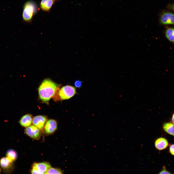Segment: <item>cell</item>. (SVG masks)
Masks as SVG:
<instances>
[{
  "instance_id": "3",
  "label": "cell",
  "mask_w": 174,
  "mask_h": 174,
  "mask_svg": "<svg viewBox=\"0 0 174 174\" xmlns=\"http://www.w3.org/2000/svg\"><path fill=\"white\" fill-rule=\"evenodd\" d=\"M76 93L75 88L73 86L68 85L63 87L60 89L58 95L59 99L64 100L71 98Z\"/></svg>"
},
{
  "instance_id": "18",
  "label": "cell",
  "mask_w": 174,
  "mask_h": 174,
  "mask_svg": "<svg viewBox=\"0 0 174 174\" xmlns=\"http://www.w3.org/2000/svg\"><path fill=\"white\" fill-rule=\"evenodd\" d=\"M159 174H172L170 172L167 170L166 167L164 166L163 167L162 169L160 172L159 173Z\"/></svg>"
},
{
  "instance_id": "10",
  "label": "cell",
  "mask_w": 174,
  "mask_h": 174,
  "mask_svg": "<svg viewBox=\"0 0 174 174\" xmlns=\"http://www.w3.org/2000/svg\"><path fill=\"white\" fill-rule=\"evenodd\" d=\"M32 116L31 115L27 114L23 116L19 121V123L22 126L27 127L30 126L32 123Z\"/></svg>"
},
{
  "instance_id": "21",
  "label": "cell",
  "mask_w": 174,
  "mask_h": 174,
  "mask_svg": "<svg viewBox=\"0 0 174 174\" xmlns=\"http://www.w3.org/2000/svg\"><path fill=\"white\" fill-rule=\"evenodd\" d=\"M170 7L174 11V4H172L170 6Z\"/></svg>"
},
{
  "instance_id": "1",
  "label": "cell",
  "mask_w": 174,
  "mask_h": 174,
  "mask_svg": "<svg viewBox=\"0 0 174 174\" xmlns=\"http://www.w3.org/2000/svg\"><path fill=\"white\" fill-rule=\"evenodd\" d=\"M60 90L58 85L49 79H44L38 88L39 96L43 102L48 104L50 100Z\"/></svg>"
},
{
  "instance_id": "13",
  "label": "cell",
  "mask_w": 174,
  "mask_h": 174,
  "mask_svg": "<svg viewBox=\"0 0 174 174\" xmlns=\"http://www.w3.org/2000/svg\"><path fill=\"white\" fill-rule=\"evenodd\" d=\"M13 162L7 157H4L0 159V164L3 168L7 169L11 166Z\"/></svg>"
},
{
  "instance_id": "7",
  "label": "cell",
  "mask_w": 174,
  "mask_h": 174,
  "mask_svg": "<svg viewBox=\"0 0 174 174\" xmlns=\"http://www.w3.org/2000/svg\"><path fill=\"white\" fill-rule=\"evenodd\" d=\"M57 124L54 120L51 119L47 120L44 126V129L45 133L50 134L53 133L57 130Z\"/></svg>"
},
{
  "instance_id": "8",
  "label": "cell",
  "mask_w": 174,
  "mask_h": 174,
  "mask_svg": "<svg viewBox=\"0 0 174 174\" xmlns=\"http://www.w3.org/2000/svg\"><path fill=\"white\" fill-rule=\"evenodd\" d=\"M47 121V118L44 116L38 115L34 117L32 119L33 125L40 129H42Z\"/></svg>"
},
{
  "instance_id": "20",
  "label": "cell",
  "mask_w": 174,
  "mask_h": 174,
  "mask_svg": "<svg viewBox=\"0 0 174 174\" xmlns=\"http://www.w3.org/2000/svg\"><path fill=\"white\" fill-rule=\"evenodd\" d=\"M171 121V123L174 124V113L172 115Z\"/></svg>"
},
{
  "instance_id": "4",
  "label": "cell",
  "mask_w": 174,
  "mask_h": 174,
  "mask_svg": "<svg viewBox=\"0 0 174 174\" xmlns=\"http://www.w3.org/2000/svg\"><path fill=\"white\" fill-rule=\"evenodd\" d=\"M51 167L49 163L47 162L35 163L33 164L31 172L32 174H46Z\"/></svg>"
},
{
  "instance_id": "2",
  "label": "cell",
  "mask_w": 174,
  "mask_h": 174,
  "mask_svg": "<svg viewBox=\"0 0 174 174\" xmlns=\"http://www.w3.org/2000/svg\"><path fill=\"white\" fill-rule=\"evenodd\" d=\"M37 10V6L34 2L29 1L26 2L24 5L22 14L23 20L27 22H30Z\"/></svg>"
},
{
  "instance_id": "12",
  "label": "cell",
  "mask_w": 174,
  "mask_h": 174,
  "mask_svg": "<svg viewBox=\"0 0 174 174\" xmlns=\"http://www.w3.org/2000/svg\"><path fill=\"white\" fill-rule=\"evenodd\" d=\"M162 128L166 133L174 137V124L171 122H166L163 124Z\"/></svg>"
},
{
  "instance_id": "5",
  "label": "cell",
  "mask_w": 174,
  "mask_h": 174,
  "mask_svg": "<svg viewBox=\"0 0 174 174\" xmlns=\"http://www.w3.org/2000/svg\"><path fill=\"white\" fill-rule=\"evenodd\" d=\"M26 133L29 137L35 139H39L41 135L40 129L34 125H30L25 129Z\"/></svg>"
},
{
  "instance_id": "22",
  "label": "cell",
  "mask_w": 174,
  "mask_h": 174,
  "mask_svg": "<svg viewBox=\"0 0 174 174\" xmlns=\"http://www.w3.org/2000/svg\"></svg>"
},
{
  "instance_id": "14",
  "label": "cell",
  "mask_w": 174,
  "mask_h": 174,
  "mask_svg": "<svg viewBox=\"0 0 174 174\" xmlns=\"http://www.w3.org/2000/svg\"><path fill=\"white\" fill-rule=\"evenodd\" d=\"M165 35L167 39L174 44V28L172 27L167 28L166 31Z\"/></svg>"
},
{
  "instance_id": "6",
  "label": "cell",
  "mask_w": 174,
  "mask_h": 174,
  "mask_svg": "<svg viewBox=\"0 0 174 174\" xmlns=\"http://www.w3.org/2000/svg\"><path fill=\"white\" fill-rule=\"evenodd\" d=\"M160 20L163 24H174V14L169 12H164L161 14Z\"/></svg>"
},
{
  "instance_id": "11",
  "label": "cell",
  "mask_w": 174,
  "mask_h": 174,
  "mask_svg": "<svg viewBox=\"0 0 174 174\" xmlns=\"http://www.w3.org/2000/svg\"><path fill=\"white\" fill-rule=\"evenodd\" d=\"M53 0H42L40 3L41 9L43 11H48L51 8L54 3Z\"/></svg>"
},
{
  "instance_id": "16",
  "label": "cell",
  "mask_w": 174,
  "mask_h": 174,
  "mask_svg": "<svg viewBox=\"0 0 174 174\" xmlns=\"http://www.w3.org/2000/svg\"><path fill=\"white\" fill-rule=\"evenodd\" d=\"M63 172L60 169L51 167L47 171L46 174H62Z\"/></svg>"
},
{
  "instance_id": "19",
  "label": "cell",
  "mask_w": 174,
  "mask_h": 174,
  "mask_svg": "<svg viewBox=\"0 0 174 174\" xmlns=\"http://www.w3.org/2000/svg\"><path fill=\"white\" fill-rule=\"evenodd\" d=\"M169 152L171 155L174 156V144L170 145Z\"/></svg>"
},
{
  "instance_id": "15",
  "label": "cell",
  "mask_w": 174,
  "mask_h": 174,
  "mask_svg": "<svg viewBox=\"0 0 174 174\" xmlns=\"http://www.w3.org/2000/svg\"><path fill=\"white\" fill-rule=\"evenodd\" d=\"M7 157L12 161L15 160L17 157V154L16 152L14 150L9 149L6 153Z\"/></svg>"
},
{
  "instance_id": "9",
  "label": "cell",
  "mask_w": 174,
  "mask_h": 174,
  "mask_svg": "<svg viewBox=\"0 0 174 174\" xmlns=\"http://www.w3.org/2000/svg\"><path fill=\"white\" fill-rule=\"evenodd\" d=\"M154 144L156 149L159 151L166 149L169 145L167 140L163 137L157 139L155 141Z\"/></svg>"
},
{
  "instance_id": "23",
  "label": "cell",
  "mask_w": 174,
  "mask_h": 174,
  "mask_svg": "<svg viewBox=\"0 0 174 174\" xmlns=\"http://www.w3.org/2000/svg\"></svg>"
},
{
  "instance_id": "17",
  "label": "cell",
  "mask_w": 174,
  "mask_h": 174,
  "mask_svg": "<svg viewBox=\"0 0 174 174\" xmlns=\"http://www.w3.org/2000/svg\"><path fill=\"white\" fill-rule=\"evenodd\" d=\"M74 85L75 87L79 88L81 87L82 85V82L81 81L79 80H77L74 82Z\"/></svg>"
}]
</instances>
